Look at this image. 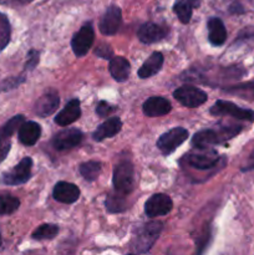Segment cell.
<instances>
[{
    "label": "cell",
    "instance_id": "cell-25",
    "mask_svg": "<svg viewBox=\"0 0 254 255\" xmlns=\"http://www.w3.org/2000/svg\"><path fill=\"white\" fill-rule=\"evenodd\" d=\"M223 91L228 95L241 97V99L248 100V101H254V81L243 82V84L233 85L223 89Z\"/></svg>",
    "mask_w": 254,
    "mask_h": 255
},
{
    "label": "cell",
    "instance_id": "cell-18",
    "mask_svg": "<svg viewBox=\"0 0 254 255\" xmlns=\"http://www.w3.org/2000/svg\"><path fill=\"white\" fill-rule=\"evenodd\" d=\"M80 116H81L80 101L77 99H74L67 102L65 109L61 110L55 116V124H57L59 126H69V125L77 121L80 119Z\"/></svg>",
    "mask_w": 254,
    "mask_h": 255
},
{
    "label": "cell",
    "instance_id": "cell-30",
    "mask_svg": "<svg viewBox=\"0 0 254 255\" xmlns=\"http://www.w3.org/2000/svg\"><path fill=\"white\" fill-rule=\"evenodd\" d=\"M10 22L4 14L0 12V52L5 49L10 41Z\"/></svg>",
    "mask_w": 254,
    "mask_h": 255
},
{
    "label": "cell",
    "instance_id": "cell-10",
    "mask_svg": "<svg viewBox=\"0 0 254 255\" xmlns=\"http://www.w3.org/2000/svg\"><path fill=\"white\" fill-rule=\"evenodd\" d=\"M173 208V202L171 197L164 193L153 194L148 198L144 204V213L148 217H162L167 216Z\"/></svg>",
    "mask_w": 254,
    "mask_h": 255
},
{
    "label": "cell",
    "instance_id": "cell-27",
    "mask_svg": "<svg viewBox=\"0 0 254 255\" xmlns=\"http://www.w3.org/2000/svg\"><path fill=\"white\" fill-rule=\"evenodd\" d=\"M20 201L11 194H0V216H9L17 211Z\"/></svg>",
    "mask_w": 254,
    "mask_h": 255
},
{
    "label": "cell",
    "instance_id": "cell-12",
    "mask_svg": "<svg viewBox=\"0 0 254 255\" xmlns=\"http://www.w3.org/2000/svg\"><path fill=\"white\" fill-rule=\"evenodd\" d=\"M84 134L77 128H67L57 132L52 138V147L57 151H67L79 146L82 142Z\"/></svg>",
    "mask_w": 254,
    "mask_h": 255
},
{
    "label": "cell",
    "instance_id": "cell-11",
    "mask_svg": "<svg viewBox=\"0 0 254 255\" xmlns=\"http://www.w3.org/2000/svg\"><path fill=\"white\" fill-rule=\"evenodd\" d=\"M22 122H24V116L16 115L0 128V163L6 158L10 147H11L12 134H14L15 131H17V128H19Z\"/></svg>",
    "mask_w": 254,
    "mask_h": 255
},
{
    "label": "cell",
    "instance_id": "cell-29",
    "mask_svg": "<svg viewBox=\"0 0 254 255\" xmlns=\"http://www.w3.org/2000/svg\"><path fill=\"white\" fill-rule=\"evenodd\" d=\"M59 233V227L55 224H42L36 228L32 233V239L35 241H45V239H52Z\"/></svg>",
    "mask_w": 254,
    "mask_h": 255
},
{
    "label": "cell",
    "instance_id": "cell-19",
    "mask_svg": "<svg viewBox=\"0 0 254 255\" xmlns=\"http://www.w3.org/2000/svg\"><path fill=\"white\" fill-rule=\"evenodd\" d=\"M122 128V121L120 117H111V119L106 120L104 124L100 125L96 128V131L92 134V138L97 142H101L106 138H111V137L116 136Z\"/></svg>",
    "mask_w": 254,
    "mask_h": 255
},
{
    "label": "cell",
    "instance_id": "cell-35",
    "mask_svg": "<svg viewBox=\"0 0 254 255\" xmlns=\"http://www.w3.org/2000/svg\"><path fill=\"white\" fill-rule=\"evenodd\" d=\"M0 243H1V239H0Z\"/></svg>",
    "mask_w": 254,
    "mask_h": 255
},
{
    "label": "cell",
    "instance_id": "cell-22",
    "mask_svg": "<svg viewBox=\"0 0 254 255\" xmlns=\"http://www.w3.org/2000/svg\"><path fill=\"white\" fill-rule=\"evenodd\" d=\"M163 55L158 51L152 52L151 56L143 62L141 67L138 70V76L141 79H148V77L154 76L157 72H159V70L163 66Z\"/></svg>",
    "mask_w": 254,
    "mask_h": 255
},
{
    "label": "cell",
    "instance_id": "cell-32",
    "mask_svg": "<svg viewBox=\"0 0 254 255\" xmlns=\"http://www.w3.org/2000/svg\"><path fill=\"white\" fill-rule=\"evenodd\" d=\"M116 110V107L110 105L107 101H100L96 107V114L101 117H107Z\"/></svg>",
    "mask_w": 254,
    "mask_h": 255
},
{
    "label": "cell",
    "instance_id": "cell-4",
    "mask_svg": "<svg viewBox=\"0 0 254 255\" xmlns=\"http://www.w3.org/2000/svg\"><path fill=\"white\" fill-rule=\"evenodd\" d=\"M114 182L115 192L128 196L134 188V168L133 164L129 161H121L114 169Z\"/></svg>",
    "mask_w": 254,
    "mask_h": 255
},
{
    "label": "cell",
    "instance_id": "cell-23",
    "mask_svg": "<svg viewBox=\"0 0 254 255\" xmlns=\"http://www.w3.org/2000/svg\"><path fill=\"white\" fill-rule=\"evenodd\" d=\"M110 74L117 82H124L128 79L131 65L128 60L122 56H115L110 60Z\"/></svg>",
    "mask_w": 254,
    "mask_h": 255
},
{
    "label": "cell",
    "instance_id": "cell-6",
    "mask_svg": "<svg viewBox=\"0 0 254 255\" xmlns=\"http://www.w3.org/2000/svg\"><path fill=\"white\" fill-rule=\"evenodd\" d=\"M31 169L32 159L30 157H25L14 168L2 173L0 183L5 184V186H20V184L26 183L31 177Z\"/></svg>",
    "mask_w": 254,
    "mask_h": 255
},
{
    "label": "cell",
    "instance_id": "cell-8",
    "mask_svg": "<svg viewBox=\"0 0 254 255\" xmlns=\"http://www.w3.org/2000/svg\"><path fill=\"white\" fill-rule=\"evenodd\" d=\"M173 96L179 104L189 107V109L199 107L208 100L206 92L202 91L198 87L191 86V85H184V86L178 87L173 92Z\"/></svg>",
    "mask_w": 254,
    "mask_h": 255
},
{
    "label": "cell",
    "instance_id": "cell-33",
    "mask_svg": "<svg viewBox=\"0 0 254 255\" xmlns=\"http://www.w3.org/2000/svg\"><path fill=\"white\" fill-rule=\"evenodd\" d=\"M39 62V51L36 50H30L27 54V62H26V70H32Z\"/></svg>",
    "mask_w": 254,
    "mask_h": 255
},
{
    "label": "cell",
    "instance_id": "cell-15",
    "mask_svg": "<svg viewBox=\"0 0 254 255\" xmlns=\"http://www.w3.org/2000/svg\"><path fill=\"white\" fill-rule=\"evenodd\" d=\"M52 196L60 203L72 204L80 198V188L70 182H57L52 191Z\"/></svg>",
    "mask_w": 254,
    "mask_h": 255
},
{
    "label": "cell",
    "instance_id": "cell-5",
    "mask_svg": "<svg viewBox=\"0 0 254 255\" xmlns=\"http://www.w3.org/2000/svg\"><path fill=\"white\" fill-rule=\"evenodd\" d=\"M211 115L213 116H231L241 121L254 122V111L253 110L243 109V107L237 106L236 104L231 101H224L219 100L209 110Z\"/></svg>",
    "mask_w": 254,
    "mask_h": 255
},
{
    "label": "cell",
    "instance_id": "cell-16",
    "mask_svg": "<svg viewBox=\"0 0 254 255\" xmlns=\"http://www.w3.org/2000/svg\"><path fill=\"white\" fill-rule=\"evenodd\" d=\"M171 102L162 96H152L143 102L142 111L147 117L166 116L171 112Z\"/></svg>",
    "mask_w": 254,
    "mask_h": 255
},
{
    "label": "cell",
    "instance_id": "cell-9",
    "mask_svg": "<svg viewBox=\"0 0 254 255\" xmlns=\"http://www.w3.org/2000/svg\"><path fill=\"white\" fill-rule=\"evenodd\" d=\"M95 40V31L94 26L91 22H86L81 26V29L72 36L71 40V47L74 54L77 57H82L87 54L90 49H91L92 44Z\"/></svg>",
    "mask_w": 254,
    "mask_h": 255
},
{
    "label": "cell",
    "instance_id": "cell-3",
    "mask_svg": "<svg viewBox=\"0 0 254 255\" xmlns=\"http://www.w3.org/2000/svg\"><path fill=\"white\" fill-rule=\"evenodd\" d=\"M162 229H163V223L161 222H149L137 229L131 242L132 253L143 254L151 251L153 244L158 239Z\"/></svg>",
    "mask_w": 254,
    "mask_h": 255
},
{
    "label": "cell",
    "instance_id": "cell-26",
    "mask_svg": "<svg viewBox=\"0 0 254 255\" xmlns=\"http://www.w3.org/2000/svg\"><path fill=\"white\" fill-rule=\"evenodd\" d=\"M127 208L126 196L114 192L106 198V209L110 213H121Z\"/></svg>",
    "mask_w": 254,
    "mask_h": 255
},
{
    "label": "cell",
    "instance_id": "cell-17",
    "mask_svg": "<svg viewBox=\"0 0 254 255\" xmlns=\"http://www.w3.org/2000/svg\"><path fill=\"white\" fill-rule=\"evenodd\" d=\"M59 94H57L55 90H49V91L45 92V94L37 100L34 107V112L36 115H39L40 117L50 116V115L54 114V112L56 111V109L59 107Z\"/></svg>",
    "mask_w": 254,
    "mask_h": 255
},
{
    "label": "cell",
    "instance_id": "cell-7",
    "mask_svg": "<svg viewBox=\"0 0 254 255\" xmlns=\"http://www.w3.org/2000/svg\"><path fill=\"white\" fill-rule=\"evenodd\" d=\"M188 136V131L186 128H183V127H174V128L164 132L157 139V148L161 151L162 154L168 156L172 152L176 151L184 141H187Z\"/></svg>",
    "mask_w": 254,
    "mask_h": 255
},
{
    "label": "cell",
    "instance_id": "cell-2",
    "mask_svg": "<svg viewBox=\"0 0 254 255\" xmlns=\"http://www.w3.org/2000/svg\"><path fill=\"white\" fill-rule=\"evenodd\" d=\"M183 161L186 162V166L202 172L217 169V167H223L226 163V158L208 147H194V149L184 156Z\"/></svg>",
    "mask_w": 254,
    "mask_h": 255
},
{
    "label": "cell",
    "instance_id": "cell-20",
    "mask_svg": "<svg viewBox=\"0 0 254 255\" xmlns=\"http://www.w3.org/2000/svg\"><path fill=\"white\" fill-rule=\"evenodd\" d=\"M41 136V126L34 121L22 122L19 127V141L25 146H34Z\"/></svg>",
    "mask_w": 254,
    "mask_h": 255
},
{
    "label": "cell",
    "instance_id": "cell-28",
    "mask_svg": "<svg viewBox=\"0 0 254 255\" xmlns=\"http://www.w3.org/2000/svg\"><path fill=\"white\" fill-rule=\"evenodd\" d=\"M100 172H101V163L97 161H89L84 162L80 166V173L84 177L86 181L92 182L99 177Z\"/></svg>",
    "mask_w": 254,
    "mask_h": 255
},
{
    "label": "cell",
    "instance_id": "cell-13",
    "mask_svg": "<svg viewBox=\"0 0 254 255\" xmlns=\"http://www.w3.org/2000/svg\"><path fill=\"white\" fill-rule=\"evenodd\" d=\"M122 22L121 9L116 5H112L105 11L100 21V31L106 36H112L120 30Z\"/></svg>",
    "mask_w": 254,
    "mask_h": 255
},
{
    "label": "cell",
    "instance_id": "cell-24",
    "mask_svg": "<svg viewBox=\"0 0 254 255\" xmlns=\"http://www.w3.org/2000/svg\"><path fill=\"white\" fill-rule=\"evenodd\" d=\"M201 0H176L173 4V11L182 24L191 21L193 9L199 6Z\"/></svg>",
    "mask_w": 254,
    "mask_h": 255
},
{
    "label": "cell",
    "instance_id": "cell-14",
    "mask_svg": "<svg viewBox=\"0 0 254 255\" xmlns=\"http://www.w3.org/2000/svg\"><path fill=\"white\" fill-rule=\"evenodd\" d=\"M167 34H168V29L166 26H162L156 22H144L137 31V37L143 44H154L163 40Z\"/></svg>",
    "mask_w": 254,
    "mask_h": 255
},
{
    "label": "cell",
    "instance_id": "cell-31",
    "mask_svg": "<svg viewBox=\"0 0 254 255\" xmlns=\"http://www.w3.org/2000/svg\"><path fill=\"white\" fill-rule=\"evenodd\" d=\"M95 55L97 57H101V59H112L114 56V51H112V47L109 44H100V46H97L95 49Z\"/></svg>",
    "mask_w": 254,
    "mask_h": 255
},
{
    "label": "cell",
    "instance_id": "cell-1",
    "mask_svg": "<svg viewBox=\"0 0 254 255\" xmlns=\"http://www.w3.org/2000/svg\"><path fill=\"white\" fill-rule=\"evenodd\" d=\"M242 131L241 125H219L217 128L203 129L197 132L192 138V144L194 147H209L217 146L228 142L234 138Z\"/></svg>",
    "mask_w": 254,
    "mask_h": 255
},
{
    "label": "cell",
    "instance_id": "cell-21",
    "mask_svg": "<svg viewBox=\"0 0 254 255\" xmlns=\"http://www.w3.org/2000/svg\"><path fill=\"white\" fill-rule=\"evenodd\" d=\"M208 40L213 46H222L227 40V29L219 17H211L208 20Z\"/></svg>",
    "mask_w": 254,
    "mask_h": 255
},
{
    "label": "cell",
    "instance_id": "cell-34",
    "mask_svg": "<svg viewBox=\"0 0 254 255\" xmlns=\"http://www.w3.org/2000/svg\"><path fill=\"white\" fill-rule=\"evenodd\" d=\"M31 1L32 0H0V4L7 5V6H21Z\"/></svg>",
    "mask_w": 254,
    "mask_h": 255
}]
</instances>
